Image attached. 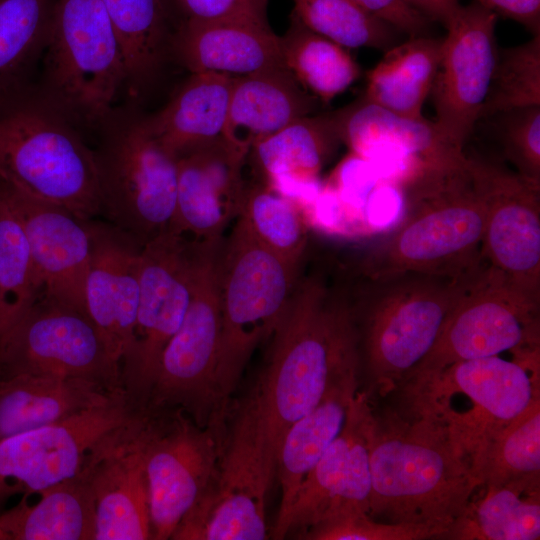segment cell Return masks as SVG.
<instances>
[{
  "mask_svg": "<svg viewBox=\"0 0 540 540\" xmlns=\"http://www.w3.org/2000/svg\"><path fill=\"white\" fill-rule=\"evenodd\" d=\"M482 264L457 275L357 274L348 281L360 365L381 395L400 388L427 355Z\"/></svg>",
  "mask_w": 540,
  "mask_h": 540,
  "instance_id": "obj_3",
  "label": "cell"
},
{
  "mask_svg": "<svg viewBox=\"0 0 540 540\" xmlns=\"http://www.w3.org/2000/svg\"><path fill=\"white\" fill-rule=\"evenodd\" d=\"M172 60L192 73L246 76L285 66L280 36L270 25L246 22H180Z\"/></svg>",
  "mask_w": 540,
  "mask_h": 540,
  "instance_id": "obj_26",
  "label": "cell"
},
{
  "mask_svg": "<svg viewBox=\"0 0 540 540\" xmlns=\"http://www.w3.org/2000/svg\"><path fill=\"white\" fill-rule=\"evenodd\" d=\"M475 3L523 25L533 36L540 35V0H474Z\"/></svg>",
  "mask_w": 540,
  "mask_h": 540,
  "instance_id": "obj_46",
  "label": "cell"
},
{
  "mask_svg": "<svg viewBox=\"0 0 540 540\" xmlns=\"http://www.w3.org/2000/svg\"><path fill=\"white\" fill-rule=\"evenodd\" d=\"M234 78L215 72L190 74L162 109L147 115L153 132L175 155L222 136Z\"/></svg>",
  "mask_w": 540,
  "mask_h": 540,
  "instance_id": "obj_33",
  "label": "cell"
},
{
  "mask_svg": "<svg viewBox=\"0 0 540 540\" xmlns=\"http://www.w3.org/2000/svg\"><path fill=\"white\" fill-rule=\"evenodd\" d=\"M178 22H246L270 25L269 0H170Z\"/></svg>",
  "mask_w": 540,
  "mask_h": 540,
  "instance_id": "obj_44",
  "label": "cell"
},
{
  "mask_svg": "<svg viewBox=\"0 0 540 540\" xmlns=\"http://www.w3.org/2000/svg\"><path fill=\"white\" fill-rule=\"evenodd\" d=\"M358 387V377L343 382L286 430L276 457L281 499L272 538L282 527L300 486L342 430Z\"/></svg>",
  "mask_w": 540,
  "mask_h": 540,
  "instance_id": "obj_30",
  "label": "cell"
},
{
  "mask_svg": "<svg viewBox=\"0 0 540 540\" xmlns=\"http://www.w3.org/2000/svg\"><path fill=\"white\" fill-rule=\"evenodd\" d=\"M368 12L410 37L425 35L431 21L408 0H354Z\"/></svg>",
  "mask_w": 540,
  "mask_h": 540,
  "instance_id": "obj_45",
  "label": "cell"
},
{
  "mask_svg": "<svg viewBox=\"0 0 540 540\" xmlns=\"http://www.w3.org/2000/svg\"><path fill=\"white\" fill-rule=\"evenodd\" d=\"M497 15L471 3L458 8L442 38L441 56L432 84L436 127L453 145L464 150L486 100L498 47Z\"/></svg>",
  "mask_w": 540,
  "mask_h": 540,
  "instance_id": "obj_18",
  "label": "cell"
},
{
  "mask_svg": "<svg viewBox=\"0 0 540 540\" xmlns=\"http://www.w3.org/2000/svg\"><path fill=\"white\" fill-rule=\"evenodd\" d=\"M539 348L540 297L515 286L484 262L438 339L404 382L455 362L506 351L513 353L515 361L539 365Z\"/></svg>",
  "mask_w": 540,
  "mask_h": 540,
  "instance_id": "obj_12",
  "label": "cell"
},
{
  "mask_svg": "<svg viewBox=\"0 0 540 540\" xmlns=\"http://www.w3.org/2000/svg\"><path fill=\"white\" fill-rule=\"evenodd\" d=\"M15 375L84 379L110 391L123 389L89 315L44 293L0 340V378Z\"/></svg>",
  "mask_w": 540,
  "mask_h": 540,
  "instance_id": "obj_13",
  "label": "cell"
},
{
  "mask_svg": "<svg viewBox=\"0 0 540 540\" xmlns=\"http://www.w3.org/2000/svg\"><path fill=\"white\" fill-rule=\"evenodd\" d=\"M0 182L84 221L102 213L93 149L33 84L0 99Z\"/></svg>",
  "mask_w": 540,
  "mask_h": 540,
  "instance_id": "obj_5",
  "label": "cell"
},
{
  "mask_svg": "<svg viewBox=\"0 0 540 540\" xmlns=\"http://www.w3.org/2000/svg\"><path fill=\"white\" fill-rule=\"evenodd\" d=\"M90 232L85 307L111 357L121 368L133 339L142 246L113 225L90 221Z\"/></svg>",
  "mask_w": 540,
  "mask_h": 540,
  "instance_id": "obj_24",
  "label": "cell"
},
{
  "mask_svg": "<svg viewBox=\"0 0 540 540\" xmlns=\"http://www.w3.org/2000/svg\"><path fill=\"white\" fill-rule=\"evenodd\" d=\"M293 14L313 32L345 47L385 52L400 33L354 0H293Z\"/></svg>",
  "mask_w": 540,
  "mask_h": 540,
  "instance_id": "obj_40",
  "label": "cell"
},
{
  "mask_svg": "<svg viewBox=\"0 0 540 540\" xmlns=\"http://www.w3.org/2000/svg\"><path fill=\"white\" fill-rule=\"evenodd\" d=\"M238 218L261 245L285 261L301 266L308 244V227L297 203L263 182L246 184Z\"/></svg>",
  "mask_w": 540,
  "mask_h": 540,
  "instance_id": "obj_37",
  "label": "cell"
},
{
  "mask_svg": "<svg viewBox=\"0 0 540 540\" xmlns=\"http://www.w3.org/2000/svg\"><path fill=\"white\" fill-rule=\"evenodd\" d=\"M300 269L261 245L238 217L228 238L223 239L216 382L224 408L252 353L274 332Z\"/></svg>",
  "mask_w": 540,
  "mask_h": 540,
  "instance_id": "obj_9",
  "label": "cell"
},
{
  "mask_svg": "<svg viewBox=\"0 0 540 540\" xmlns=\"http://www.w3.org/2000/svg\"><path fill=\"white\" fill-rule=\"evenodd\" d=\"M144 411L102 440L83 470L95 502V540L152 539L149 485L141 445Z\"/></svg>",
  "mask_w": 540,
  "mask_h": 540,
  "instance_id": "obj_21",
  "label": "cell"
},
{
  "mask_svg": "<svg viewBox=\"0 0 540 540\" xmlns=\"http://www.w3.org/2000/svg\"><path fill=\"white\" fill-rule=\"evenodd\" d=\"M404 213L360 262L357 274L416 272L457 275L483 260L484 206L466 163L423 175L403 187Z\"/></svg>",
  "mask_w": 540,
  "mask_h": 540,
  "instance_id": "obj_4",
  "label": "cell"
},
{
  "mask_svg": "<svg viewBox=\"0 0 540 540\" xmlns=\"http://www.w3.org/2000/svg\"><path fill=\"white\" fill-rule=\"evenodd\" d=\"M196 240L167 230L142 246L133 339L121 364L122 387L144 409L160 358L179 329L192 293Z\"/></svg>",
  "mask_w": 540,
  "mask_h": 540,
  "instance_id": "obj_14",
  "label": "cell"
},
{
  "mask_svg": "<svg viewBox=\"0 0 540 540\" xmlns=\"http://www.w3.org/2000/svg\"><path fill=\"white\" fill-rule=\"evenodd\" d=\"M342 144L334 112L301 117L253 146L266 185L304 207L322 187L320 173Z\"/></svg>",
  "mask_w": 540,
  "mask_h": 540,
  "instance_id": "obj_25",
  "label": "cell"
},
{
  "mask_svg": "<svg viewBox=\"0 0 540 540\" xmlns=\"http://www.w3.org/2000/svg\"><path fill=\"white\" fill-rule=\"evenodd\" d=\"M369 464L368 515L382 522L448 529L480 486L440 426L391 409L374 413Z\"/></svg>",
  "mask_w": 540,
  "mask_h": 540,
  "instance_id": "obj_2",
  "label": "cell"
},
{
  "mask_svg": "<svg viewBox=\"0 0 540 540\" xmlns=\"http://www.w3.org/2000/svg\"><path fill=\"white\" fill-rule=\"evenodd\" d=\"M318 102L285 66L235 77L222 137L249 154L257 143L312 114Z\"/></svg>",
  "mask_w": 540,
  "mask_h": 540,
  "instance_id": "obj_27",
  "label": "cell"
},
{
  "mask_svg": "<svg viewBox=\"0 0 540 540\" xmlns=\"http://www.w3.org/2000/svg\"><path fill=\"white\" fill-rule=\"evenodd\" d=\"M57 0H0V99L31 85Z\"/></svg>",
  "mask_w": 540,
  "mask_h": 540,
  "instance_id": "obj_35",
  "label": "cell"
},
{
  "mask_svg": "<svg viewBox=\"0 0 540 540\" xmlns=\"http://www.w3.org/2000/svg\"><path fill=\"white\" fill-rule=\"evenodd\" d=\"M264 420L250 396L237 412L207 487L176 526L173 540H262L275 473Z\"/></svg>",
  "mask_w": 540,
  "mask_h": 540,
  "instance_id": "obj_10",
  "label": "cell"
},
{
  "mask_svg": "<svg viewBox=\"0 0 540 540\" xmlns=\"http://www.w3.org/2000/svg\"><path fill=\"white\" fill-rule=\"evenodd\" d=\"M116 391L84 379L0 378V441L71 417L107 401Z\"/></svg>",
  "mask_w": 540,
  "mask_h": 540,
  "instance_id": "obj_29",
  "label": "cell"
},
{
  "mask_svg": "<svg viewBox=\"0 0 540 540\" xmlns=\"http://www.w3.org/2000/svg\"><path fill=\"white\" fill-rule=\"evenodd\" d=\"M280 46L285 67L324 103L342 94L361 75L347 48L313 32L293 13L289 28L280 36Z\"/></svg>",
  "mask_w": 540,
  "mask_h": 540,
  "instance_id": "obj_36",
  "label": "cell"
},
{
  "mask_svg": "<svg viewBox=\"0 0 540 540\" xmlns=\"http://www.w3.org/2000/svg\"><path fill=\"white\" fill-rule=\"evenodd\" d=\"M140 409L124 389L63 420L0 441V505L75 476L93 449Z\"/></svg>",
  "mask_w": 540,
  "mask_h": 540,
  "instance_id": "obj_16",
  "label": "cell"
},
{
  "mask_svg": "<svg viewBox=\"0 0 540 540\" xmlns=\"http://www.w3.org/2000/svg\"><path fill=\"white\" fill-rule=\"evenodd\" d=\"M540 473L480 485L443 539L538 540Z\"/></svg>",
  "mask_w": 540,
  "mask_h": 540,
  "instance_id": "obj_31",
  "label": "cell"
},
{
  "mask_svg": "<svg viewBox=\"0 0 540 540\" xmlns=\"http://www.w3.org/2000/svg\"><path fill=\"white\" fill-rule=\"evenodd\" d=\"M264 369L251 393L276 465L286 430L337 386L358 377V338L348 281L299 275L272 333Z\"/></svg>",
  "mask_w": 540,
  "mask_h": 540,
  "instance_id": "obj_1",
  "label": "cell"
},
{
  "mask_svg": "<svg viewBox=\"0 0 540 540\" xmlns=\"http://www.w3.org/2000/svg\"><path fill=\"white\" fill-rule=\"evenodd\" d=\"M0 540H9L8 536H7L6 533L3 531V529L1 528V526H0Z\"/></svg>",
  "mask_w": 540,
  "mask_h": 540,
  "instance_id": "obj_48",
  "label": "cell"
},
{
  "mask_svg": "<svg viewBox=\"0 0 540 540\" xmlns=\"http://www.w3.org/2000/svg\"><path fill=\"white\" fill-rule=\"evenodd\" d=\"M470 469L480 485L540 473V396L484 445Z\"/></svg>",
  "mask_w": 540,
  "mask_h": 540,
  "instance_id": "obj_38",
  "label": "cell"
},
{
  "mask_svg": "<svg viewBox=\"0 0 540 540\" xmlns=\"http://www.w3.org/2000/svg\"><path fill=\"white\" fill-rule=\"evenodd\" d=\"M223 238L196 241L191 300L160 358L145 410L180 409L199 426L222 420L216 382L220 342L219 258Z\"/></svg>",
  "mask_w": 540,
  "mask_h": 540,
  "instance_id": "obj_11",
  "label": "cell"
},
{
  "mask_svg": "<svg viewBox=\"0 0 540 540\" xmlns=\"http://www.w3.org/2000/svg\"><path fill=\"white\" fill-rule=\"evenodd\" d=\"M0 195L22 226L43 293L87 313L84 288L91 252L90 221L1 182Z\"/></svg>",
  "mask_w": 540,
  "mask_h": 540,
  "instance_id": "obj_23",
  "label": "cell"
},
{
  "mask_svg": "<svg viewBox=\"0 0 540 540\" xmlns=\"http://www.w3.org/2000/svg\"><path fill=\"white\" fill-rule=\"evenodd\" d=\"M498 132L507 159L516 171L540 182V106L496 114Z\"/></svg>",
  "mask_w": 540,
  "mask_h": 540,
  "instance_id": "obj_43",
  "label": "cell"
},
{
  "mask_svg": "<svg viewBox=\"0 0 540 540\" xmlns=\"http://www.w3.org/2000/svg\"><path fill=\"white\" fill-rule=\"evenodd\" d=\"M121 46L125 92L132 100L148 95L172 60L179 22L170 0H102Z\"/></svg>",
  "mask_w": 540,
  "mask_h": 540,
  "instance_id": "obj_28",
  "label": "cell"
},
{
  "mask_svg": "<svg viewBox=\"0 0 540 540\" xmlns=\"http://www.w3.org/2000/svg\"><path fill=\"white\" fill-rule=\"evenodd\" d=\"M529 106H540V35L498 49L480 119Z\"/></svg>",
  "mask_w": 540,
  "mask_h": 540,
  "instance_id": "obj_41",
  "label": "cell"
},
{
  "mask_svg": "<svg viewBox=\"0 0 540 540\" xmlns=\"http://www.w3.org/2000/svg\"><path fill=\"white\" fill-rule=\"evenodd\" d=\"M42 294L25 233L0 195V340Z\"/></svg>",
  "mask_w": 540,
  "mask_h": 540,
  "instance_id": "obj_39",
  "label": "cell"
},
{
  "mask_svg": "<svg viewBox=\"0 0 540 540\" xmlns=\"http://www.w3.org/2000/svg\"><path fill=\"white\" fill-rule=\"evenodd\" d=\"M39 500L17 505L0 514L9 540H95L93 492L83 469L75 476L41 490Z\"/></svg>",
  "mask_w": 540,
  "mask_h": 540,
  "instance_id": "obj_32",
  "label": "cell"
},
{
  "mask_svg": "<svg viewBox=\"0 0 540 540\" xmlns=\"http://www.w3.org/2000/svg\"><path fill=\"white\" fill-rule=\"evenodd\" d=\"M447 528L432 524L388 523L363 510H349L329 517L302 535L310 540H421L444 538Z\"/></svg>",
  "mask_w": 540,
  "mask_h": 540,
  "instance_id": "obj_42",
  "label": "cell"
},
{
  "mask_svg": "<svg viewBox=\"0 0 540 540\" xmlns=\"http://www.w3.org/2000/svg\"><path fill=\"white\" fill-rule=\"evenodd\" d=\"M102 213L141 246L167 231L177 194V162L147 115L116 106L96 131Z\"/></svg>",
  "mask_w": 540,
  "mask_h": 540,
  "instance_id": "obj_8",
  "label": "cell"
},
{
  "mask_svg": "<svg viewBox=\"0 0 540 540\" xmlns=\"http://www.w3.org/2000/svg\"><path fill=\"white\" fill-rule=\"evenodd\" d=\"M43 98L79 130L97 131L125 91L118 36L102 0H57L42 58Z\"/></svg>",
  "mask_w": 540,
  "mask_h": 540,
  "instance_id": "obj_7",
  "label": "cell"
},
{
  "mask_svg": "<svg viewBox=\"0 0 540 540\" xmlns=\"http://www.w3.org/2000/svg\"><path fill=\"white\" fill-rule=\"evenodd\" d=\"M373 418L368 395L358 391L342 430L300 486L274 539L293 532L302 537L321 521L349 510L368 513Z\"/></svg>",
  "mask_w": 540,
  "mask_h": 540,
  "instance_id": "obj_20",
  "label": "cell"
},
{
  "mask_svg": "<svg viewBox=\"0 0 540 540\" xmlns=\"http://www.w3.org/2000/svg\"><path fill=\"white\" fill-rule=\"evenodd\" d=\"M431 22H439L444 27L460 7L459 0H408Z\"/></svg>",
  "mask_w": 540,
  "mask_h": 540,
  "instance_id": "obj_47",
  "label": "cell"
},
{
  "mask_svg": "<svg viewBox=\"0 0 540 540\" xmlns=\"http://www.w3.org/2000/svg\"><path fill=\"white\" fill-rule=\"evenodd\" d=\"M248 155L222 136L179 152L176 207L168 230L197 241L222 239L242 207Z\"/></svg>",
  "mask_w": 540,
  "mask_h": 540,
  "instance_id": "obj_22",
  "label": "cell"
},
{
  "mask_svg": "<svg viewBox=\"0 0 540 540\" xmlns=\"http://www.w3.org/2000/svg\"><path fill=\"white\" fill-rule=\"evenodd\" d=\"M442 38L409 37L385 51L367 72L363 100L400 116L423 119L438 68Z\"/></svg>",
  "mask_w": 540,
  "mask_h": 540,
  "instance_id": "obj_34",
  "label": "cell"
},
{
  "mask_svg": "<svg viewBox=\"0 0 540 540\" xmlns=\"http://www.w3.org/2000/svg\"><path fill=\"white\" fill-rule=\"evenodd\" d=\"M409 414L440 426L468 462L540 396L539 366L498 356L464 360L404 382Z\"/></svg>",
  "mask_w": 540,
  "mask_h": 540,
  "instance_id": "obj_6",
  "label": "cell"
},
{
  "mask_svg": "<svg viewBox=\"0 0 540 540\" xmlns=\"http://www.w3.org/2000/svg\"><path fill=\"white\" fill-rule=\"evenodd\" d=\"M466 157L484 206L482 260L515 286L540 297V182L500 163Z\"/></svg>",
  "mask_w": 540,
  "mask_h": 540,
  "instance_id": "obj_17",
  "label": "cell"
},
{
  "mask_svg": "<svg viewBox=\"0 0 540 540\" xmlns=\"http://www.w3.org/2000/svg\"><path fill=\"white\" fill-rule=\"evenodd\" d=\"M221 423L199 426L180 409H144L141 445L152 539H170L207 487L222 451Z\"/></svg>",
  "mask_w": 540,
  "mask_h": 540,
  "instance_id": "obj_15",
  "label": "cell"
},
{
  "mask_svg": "<svg viewBox=\"0 0 540 540\" xmlns=\"http://www.w3.org/2000/svg\"><path fill=\"white\" fill-rule=\"evenodd\" d=\"M334 115L342 143L367 160L380 181L405 187L431 171L466 163L464 150L426 118L400 116L362 98Z\"/></svg>",
  "mask_w": 540,
  "mask_h": 540,
  "instance_id": "obj_19",
  "label": "cell"
}]
</instances>
